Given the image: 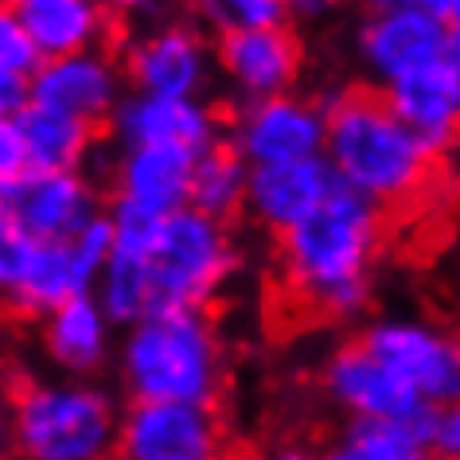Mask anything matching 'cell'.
<instances>
[{
  "label": "cell",
  "mask_w": 460,
  "mask_h": 460,
  "mask_svg": "<svg viewBox=\"0 0 460 460\" xmlns=\"http://www.w3.org/2000/svg\"><path fill=\"white\" fill-rule=\"evenodd\" d=\"M340 191V176L324 156L296 160L278 168H250L246 215L273 234H289L305 218H313L332 195Z\"/></svg>",
  "instance_id": "2e32d148"
},
{
  "label": "cell",
  "mask_w": 460,
  "mask_h": 460,
  "mask_svg": "<svg viewBox=\"0 0 460 460\" xmlns=\"http://www.w3.org/2000/svg\"><path fill=\"white\" fill-rule=\"evenodd\" d=\"M195 153L168 145H141L121 148L113 160V188L118 199H133L156 215H176L191 207V180H195Z\"/></svg>",
  "instance_id": "e0dca14e"
},
{
  "label": "cell",
  "mask_w": 460,
  "mask_h": 460,
  "mask_svg": "<svg viewBox=\"0 0 460 460\" xmlns=\"http://www.w3.org/2000/svg\"><path fill=\"white\" fill-rule=\"evenodd\" d=\"M429 460H460V402L453 406H433V425L425 437Z\"/></svg>",
  "instance_id": "f546056e"
},
{
  "label": "cell",
  "mask_w": 460,
  "mask_h": 460,
  "mask_svg": "<svg viewBox=\"0 0 460 460\" xmlns=\"http://www.w3.org/2000/svg\"><path fill=\"white\" fill-rule=\"evenodd\" d=\"M324 390L340 410L351 413V421H398L410 425L421 441L429 437L433 406L394 367L378 359L371 348H363V340H351L328 355Z\"/></svg>",
  "instance_id": "8992f818"
},
{
  "label": "cell",
  "mask_w": 460,
  "mask_h": 460,
  "mask_svg": "<svg viewBox=\"0 0 460 460\" xmlns=\"http://www.w3.org/2000/svg\"><path fill=\"white\" fill-rule=\"evenodd\" d=\"M336 453L343 460H429L421 437L398 421H351L340 433Z\"/></svg>",
  "instance_id": "cb8c5ba5"
},
{
  "label": "cell",
  "mask_w": 460,
  "mask_h": 460,
  "mask_svg": "<svg viewBox=\"0 0 460 460\" xmlns=\"http://www.w3.org/2000/svg\"><path fill=\"white\" fill-rule=\"evenodd\" d=\"M266 460H324V456H316L308 445H278Z\"/></svg>",
  "instance_id": "1f68e13d"
},
{
  "label": "cell",
  "mask_w": 460,
  "mask_h": 460,
  "mask_svg": "<svg viewBox=\"0 0 460 460\" xmlns=\"http://www.w3.org/2000/svg\"><path fill=\"white\" fill-rule=\"evenodd\" d=\"M445 66L460 78V24L448 28V48H445Z\"/></svg>",
  "instance_id": "d6a6232c"
},
{
  "label": "cell",
  "mask_w": 460,
  "mask_h": 460,
  "mask_svg": "<svg viewBox=\"0 0 460 460\" xmlns=\"http://www.w3.org/2000/svg\"><path fill=\"white\" fill-rule=\"evenodd\" d=\"M31 106V78L0 71V121H20Z\"/></svg>",
  "instance_id": "4dcf8cb0"
},
{
  "label": "cell",
  "mask_w": 460,
  "mask_h": 460,
  "mask_svg": "<svg viewBox=\"0 0 460 460\" xmlns=\"http://www.w3.org/2000/svg\"><path fill=\"white\" fill-rule=\"evenodd\" d=\"M20 133L31 172H78L94 148V125L43 106H28L20 118Z\"/></svg>",
  "instance_id": "44dd1931"
},
{
  "label": "cell",
  "mask_w": 460,
  "mask_h": 460,
  "mask_svg": "<svg viewBox=\"0 0 460 460\" xmlns=\"http://www.w3.org/2000/svg\"><path fill=\"white\" fill-rule=\"evenodd\" d=\"M40 66H43V55L36 43H31L16 4H0V71L31 78Z\"/></svg>",
  "instance_id": "4316f807"
},
{
  "label": "cell",
  "mask_w": 460,
  "mask_h": 460,
  "mask_svg": "<svg viewBox=\"0 0 460 460\" xmlns=\"http://www.w3.org/2000/svg\"><path fill=\"white\" fill-rule=\"evenodd\" d=\"M83 293H90V285L75 266L71 243H36V254L28 261L24 281H20V289L13 293L8 305L20 316L48 320L51 313H59L66 301H75Z\"/></svg>",
  "instance_id": "ffe728a7"
},
{
  "label": "cell",
  "mask_w": 460,
  "mask_h": 460,
  "mask_svg": "<svg viewBox=\"0 0 460 460\" xmlns=\"http://www.w3.org/2000/svg\"><path fill=\"white\" fill-rule=\"evenodd\" d=\"M211 43L191 20L145 28L125 48V78L137 94L156 98H203L211 83Z\"/></svg>",
  "instance_id": "9c48e42d"
},
{
  "label": "cell",
  "mask_w": 460,
  "mask_h": 460,
  "mask_svg": "<svg viewBox=\"0 0 460 460\" xmlns=\"http://www.w3.org/2000/svg\"><path fill=\"white\" fill-rule=\"evenodd\" d=\"M203 16L218 36H238V31L289 28L293 8L285 0H207Z\"/></svg>",
  "instance_id": "484cf974"
},
{
  "label": "cell",
  "mask_w": 460,
  "mask_h": 460,
  "mask_svg": "<svg viewBox=\"0 0 460 460\" xmlns=\"http://www.w3.org/2000/svg\"><path fill=\"white\" fill-rule=\"evenodd\" d=\"M238 270V246L226 223L183 207L168 215L164 238H160L148 273H153L156 308H191L207 313V305L226 289Z\"/></svg>",
  "instance_id": "5b68a950"
},
{
  "label": "cell",
  "mask_w": 460,
  "mask_h": 460,
  "mask_svg": "<svg viewBox=\"0 0 460 460\" xmlns=\"http://www.w3.org/2000/svg\"><path fill=\"white\" fill-rule=\"evenodd\" d=\"M118 371L133 402L215 406L226 378L223 340L207 313L153 308L121 336Z\"/></svg>",
  "instance_id": "3957f363"
},
{
  "label": "cell",
  "mask_w": 460,
  "mask_h": 460,
  "mask_svg": "<svg viewBox=\"0 0 460 460\" xmlns=\"http://www.w3.org/2000/svg\"><path fill=\"white\" fill-rule=\"evenodd\" d=\"M28 172H31V164H28V148H24L20 121H0V195L13 191Z\"/></svg>",
  "instance_id": "f1b7e54d"
},
{
  "label": "cell",
  "mask_w": 460,
  "mask_h": 460,
  "mask_svg": "<svg viewBox=\"0 0 460 460\" xmlns=\"http://www.w3.org/2000/svg\"><path fill=\"white\" fill-rule=\"evenodd\" d=\"M226 145L250 168H278L296 160L324 156L328 145V106L301 94H281L238 106L226 125Z\"/></svg>",
  "instance_id": "52a82bcc"
},
{
  "label": "cell",
  "mask_w": 460,
  "mask_h": 460,
  "mask_svg": "<svg viewBox=\"0 0 460 460\" xmlns=\"http://www.w3.org/2000/svg\"><path fill=\"white\" fill-rule=\"evenodd\" d=\"M363 348L390 363L429 406L460 402V336L421 320H378L363 332Z\"/></svg>",
  "instance_id": "30bf717a"
},
{
  "label": "cell",
  "mask_w": 460,
  "mask_h": 460,
  "mask_svg": "<svg viewBox=\"0 0 460 460\" xmlns=\"http://www.w3.org/2000/svg\"><path fill=\"white\" fill-rule=\"evenodd\" d=\"M218 460H223V456H218Z\"/></svg>",
  "instance_id": "74e56055"
},
{
  "label": "cell",
  "mask_w": 460,
  "mask_h": 460,
  "mask_svg": "<svg viewBox=\"0 0 460 460\" xmlns=\"http://www.w3.org/2000/svg\"><path fill=\"white\" fill-rule=\"evenodd\" d=\"M4 211L31 243H71L106 215L83 172H28L13 191H4Z\"/></svg>",
  "instance_id": "7c38bea8"
},
{
  "label": "cell",
  "mask_w": 460,
  "mask_h": 460,
  "mask_svg": "<svg viewBox=\"0 0 460 460\" xmlns=\"http://www.w3.org/2000/svg\"><path fill=\"white\" fill-rule=\"evenodd\" d=\"M386 238V211L340 183L313 218L278 238L281 285L320 316H359L371 301V266Z\"/></svg>",
  "instance_id": "7a4b0ae2"
},
{
  "label": "cell",
  "mask_w": 460,
  "mask_h": 460,
  "mask_svg": "<svg viewBox=\"0 0 460 460\" xmlns=\"http://www.w3.org/2000/svg\"><path fill=\"white\" fill-rule=\"evenodd\" d=\"M4 215H8V211H4V195H0V218H4Z\"/></svg>",
  "instance_id": "d590c367"
},
{
  "label": "cell",
  "mask_w": 460,
  "mask_h": 460,
  "mask_svg": "<svg viewBox=\"0 0 460 460\" xmlns=\"http://www.w3.org/2000/svg\"><path fill=\"white\" fill-rule=\"evenodd\" d=\"M223 425L215 406L183 402H129L121 413L118 460H218Z\"/></svg>",
  "instance_id": "8fae6325"
},
{
  "label": "cell",
  "mask_w": 460,
  "mask_h": 460,
  "mask_svg": "<svg viewBox=\"0 0 460 460\" xmlns=\"http://www.w3.org/2000/svg\"><path fill=\"white\" fill-rule=\"evenodd\" d=\"M324 460H343V456H340V453H336V448H332V453H328V456H324Z\"/></svg>",
  "instance_id": "e575fe53"
},
{
  "label": "cell",
  "mask_w": 460,
  "mask_h": 460,
  "mask_svg": "<svg viewBox=\"0 0 460 460\" xmlns=\"http://www.w3.org/2000/svg\"><path fill=\"white\" fill-rule=\"evenodd\" d=\"M448 24L441 4H378L359 28V55L383 83H402L445 63Z\"/></svg>",
  "instance_id": "ba28073f"
},
{
  "label": "cell",
  "mask_w": 460,
  "mask_h": 460,
  "mask_svg": "<svg viewBox=\"0 0 460 460\" xmlns=\"http://www.w3.org/2000/svg\"><path fill=\"white\" fill-rule=\"evenodd\" d=\"M40 336H43L48 359L59 371H66L71 378H83V375H94L98 367H106L113 351V320L102 313L94 293H83L43 320Z\"/></svg>",
  "instance_id": "ac0fdd59"
},
{
  "label": "cell",
  "mask_w": 460,
  "mask_h": 460,
  "mask_svg": "<svg viewBox=\"0 0 460 460\" xmlns=\"http://www.w3.org/2000/svg\"><path fill=\"white\" fill-rule=\"evenodd\" d=\"M324 160L343 188L383 211L448 215L456 207V180L445 156L398 118L383 90L359 86L328 102Z\"/></svg>",
  "instance_id": "6da1fadb"
},
{
  "label": "cell",
  "mask_w": 460,
  "mask_h": 460,
  "mask_svg": "<svg viewBox=\"0 0 460 460\" xmlns=\"http://www.w3.org/2000/svg\"><path fill=\"white\" fill-rule=\"evenodd\" d=\"M125 98V66L106 48L48 59L31 75V106L66 113L86 125L110 121Z\"/></svg>",
  "instance_id": "4fadbf2b"
},
{
  "label": "cell",
  "mask_w": 460,
  "mask_h": 460,
  "mask_svg": "<svg viewBox=\"0 0 460 460\" xmlns=\"http://www.w3.org/2000/svg\"><path fill=\"white\" fill-rule=\"evenodd\" d=\"M293 13H305V16H320V13H328V4H296Z\"/></svg>",
  "instance_id": "836d02e7"
},
{
  "label": "cell",
  "mask_w": 460,
  "mask_h": 460,
  "mask_svg": "<svg viewBox=\"0 0 460 460\" xmlns=\"http://www.w3.org/2000/svg\"><path fill=\"white\" fill-rule=\"evenodd\" d=\"M215 63L223 71L234 98L266 102L293 94V83L301 75L305 51L293 28H270V31H238V36H218Z\"/></svg>",
  "instance_id": "9a60e30c"
},
{
  "label": "cell",
  "mask_w": 460,
  "mask_h": 460,
  "mask_svg": "<svg viewBox=\"0 0 460 460\" xmlns=\"http://www.w3.org/2000/svg\"><path fill=\"white\" fill-rule=\"evenodd\" d=\"M121 418L102 386L78 378L31 383L13 398L8 437L20 460H110Z\"/></svg>",
  "instance_id": "277c9868"
},
{
  "label": "cell",
  "mask_w": 460,
  "mask_h": 460,
  "mask_svg": "<svg viewBox=\"0 0 460 460\" xmlns=\"http://www.w3.org/2000/svg\"><path fill=\"white\" fill-rule=\"evenodd\" d=\"M31 254H36V243L4 215L0 218V296H4V301H13V293L20 289Z\"/></svg>",
  "instance_id": "83f0119b"
},
{
  "label": "cell",
  "mask_w": 460,
  "mask_h": 460,
  "mask_svg": "<svg viewBox=\"0 0 460 460\" xmlns=\"http://www.w3.org/2000/svg\"><path fill=\"white\" fill-rule=\"evenodd\" d=\"M246 188H250V164L226 141L195 160V180H191L195 211L226 223L230 215L246 211Z\"/></svg>",
  "instance_id": "7402d4cb"
},
{
  "label": "cell",
  "mask_w": 460,
  "mask_h": 460,
  "mask_svg": "<svg viewBox=\"0 0 460 460\" xmlns=\"http://www.w3.org/2000/svg\"><path fill=\"white\" fill-rule=\"evenodd\" d=\"M94 301L102 305V313L113 320V328L129 332L133 324H141V320L156 308V293H153V273H148V261L113 254L106 273H102L98 285H94Z\"/></svg>",
  "instance_id": "603a6c76"
},
{
  "label": "cell",
  "mask_w": 460,
  "mask_h": 460,
  "mask_svg": "<svg viewBox=\"0 0 460 460\" xmlns=\"http://www.w3.org/2000/svg\"><path fill=\"white\" fill-rule=\"evenodd\" d=\"M110 234H113V254L121 258H137V261H153L160 238H164L168 215H156L148 207L133 203V199H118L113 195L110 211H106Z\"/></svg>",
  "instance_id": "d4e9b609"
},
{
  "label": "cell",
  "mask_w": 460,
  "mask_h": 460,
  "mask_svg": "<svg viewBox=\"0 0 460 460\" xmlns=\"http://www.w3.org/2000/svg\"><path fill=\"white\" fill-rule=\"evenodd\" d=\"M110 133L121 148L168 145L203 156L218 141V113L203 98H156V94H125L118 113L110 118Z\"/></svg>",
  "instance_id": "5bb4252c"
},
{
  "label": "cell",
  "mask_w": 460,
  "mask_h": 460,
  "mask_svg": "<svg viewBox=\"0 0 460 460\" xmlns=\"http://www.w3.org/2000/svg\"><path fill=\"white\" fill-rule=\"evenodd\" d=\"M16 13L24 20L31 43L40 48L43 63L98 51L110 31L106 8L94 0H20Z\"/></svg>",
  "instance_id": "d6986e66"
},
{
  "label": "cell",
  "mask_w": 460,
  "mask_h": 460,
  "mask_svg": "<svg viewBox=\"0 0 460 460\" xmlns=\"http://www.w3.org/2000/svg\"><path fill=\"white\" fill-rule=\"evenodd\" d=\"M0 460H4V453H0Z\"/></svg>",
  "instance_id": "8d00e7d4"
}]
</instances>
